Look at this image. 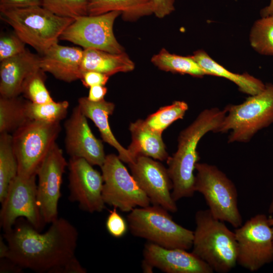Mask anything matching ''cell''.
Segmentation results:
<instances>
[{
    "instance_id": "1f68e13d",
    "label": "cell",
    "mask_w": 273,
    "mask_h": 273,
    "mask_svg": "<svg viewBox=\"0 0 273 273\" xmlns=\"http://www.w3.org/2000/svg\"><path fill=\"white\" fill-rule=\"evenodd\" d=\"M90 0H42V6L54 14L76 19L88 15Z\"/></svg>"
},
{
    "instance_id": "5b68a950",
    "label": "cell",
    "mask_w": 273,
    "mask_h": 273,
    "mask_svg": "<svg viewBox=\"0 0 273 273\" xmlns=\"http://www.w3.org/2000/svg\"><path fill=\"white\" fill-rule=\"evenodd\" d=\"M226 113L215 133L231 130L229 143H247L260 130L273 123V84L243 103L226 106Z\"/></svg>"
},
{
    "instance_id": "2e32d148",
    "label": "cell",
    "mask_w": 273,
    "mask_h": 273,
    "mask_svg": "<svg viewBox=\"0 0 273 273\" xmlns=\"http://www.w3.org/2000/svg\"><path fill=\"white\" fill-rule=\"evenodd\" d=\"M187 251L166 248L148 242L143 249V270L152 272L154 268H157L166 273L214 272L207 263Z\"/></svg>"
},
{
    "instance_id": "9a60e30c",
    "label": "cell",
    "mask_w": 273,
    "mask_h": 273,
    "mask_svg": "<svg viewBox=\"0 0 273 273\" xmlns=\"http://www.w3.org/2000/svg\"><path fill=\"white\" fill-rule=\"evenodd\" d=\"M128 165L132 175L153 205L161 206L170 212L178 210L171 195L172 181L167 169L162 164L141 155Z\"/></svg>"
},
{
    "instance_id": "44dd1931",
    "label": "cell",
    "mask_w": 273,
    "mask_h": 273,
    "mask_svg": "<svg viewBox=\"0 0 273 273\" xmlns=\"http://www.w3.org/2000/svg\"><path fill=\"white\" fill-rule=\"evenodd\" d=\"M131 143L128 148L134 161L139 156H145L159 161L167 160L169 156L162 134L149 127L145 120L139 119L129 126Z\"/></svg>"
},
{
    "instance_id": "30bf717a",
    "label": "cell",
    "mask_w": 273,
    "mask_h": 273,
    "mask_svg": "<svg viewBox=\"0 0 273 273\" xmlns=\"http://www.w3.org/2000/svg\"><path fill=\"white\" fill-rule=\"evenodd\" d=\"M237 263L255 271L273 260V238L270 218L263 214L250 218L234 231Z\"/></svg>"
},
{
    "instance_id": "d590c367",
    "label": "cell",
    "mask_w": 273,
    "mask_h": 273,
    "mask_svg": "<svg viewBox=\"0 0 273 273\" xmlns=\"http://www.w3.org/2000/svg\"><path fill=\"white\" fill-rule=\"evenodd\" d=\"M174 0H152L153 14L162 18L174 10Z\"/></svg>"
},
{
    "instance_id": "4fadbf2b",
    "label": "cell",
    "mask_w": 273,
    "mask_h": 273,
    "mask_svg": "<svg viewBox=\"0 0 273 273\" xmlns=\"http://www.w3.org/2000/svg\"><path fill=\"white\" fill-rule=\"evenodd\" d=\"M68 165L62 149L55 143L37 171V202L45 224L51 223L58 218L63 175Z\"/></svg>"
},
{
    "instance_id": "7a4b0ae2",
    "label": "cell",
    "mask_w": 273,
    "mask_h": 273,
    "mask_svg": "<svg viewBox=\"0 0 273 273\" xmlns=\"http://www.w3.org/2000/svg\"><path fill=\"white\" fill-rule=\"evenodd\" d=\"M226 113L225 108L222 110L218 108L205 109L179 133L177 149L166 160L172 184L171 195L175 202L191 197L196 192L194 171L200 159L198 143L208 132H215Z\"/></svg>"
},
{
    "instance_id": "d6986e66",
    "label": "cell",
    "mask_w": 273,
    "mask_h": 273,
    "mask_svg": "<svg viewBox=\"0 0 273 273\" xmlns=\"http://www.w3.org/2000/svg\"><path fill=\"white\" fill-rule=\"evenodd\" d=\"M40 55L26 50L14 57L1 61V96L18 97L22 93L25 80L40 68Z\"/></svg>"
},
{
    "instance_id": "b9f144b4",
    "label": "cell",
    "mask_w": 273,
    "mask_h": 273,
    "mask_svg": "<svg viewBox=\"0 0 273 273\" xmlns=\"http://www.w3.org/2000/svg\"><path fill=\"white\" fill-rule=\"evenodd\" d=\"M261 14L263 16L273 15V0H271L270 5L261 11Z\"/></svg>"
},
{
    "instance_id": "ee69618b",
    "label": "cell",
    "mask_w": 273,
    "mask_h": 273,
    "mask_svg": "<svg viewBox=\"0 0 273 273\" xmlns=\"http://www.w3.org/2000/svg\"><path fill=\"white\" fill-rule=\"evenodd\" d=\"M270 222L271 228H272V238H273V218H270Z\"/></svg>"
},
{
    "instance_id": "ffe728a7",
    "label": "cell",
    "mask_w": 273,
    "mask_h": 273,
    "mask_svg": "<svg viewBox=\"0 0 273 273\" xmlns=\"http://www.w3.org/2000/svg\"><path fill=\"white\" fill-rule=\"evenodd\" d=\"M78 103L82 113L92 120L98 128L103 141L117 151L118 156L122 162L128 164L132 163L133 161L128 149L118 142L109 125L108 118L114 110V104L105 100L94 102L84 97L80 98Z\"/></svg>"
},
{
    "instance_id": "7402d4cb",
    "label": "cell",
    "mask_w": 273,
    "mask_h": 273,
    "mask_svg": "<svg viewBox=\"0 0 273 273\" xmlns=\"http://www.w3.org/2000/svg\"><path fill=\"white\" fill-rule=\"evenodd\" d=\"M134 64L124 52L111 53L96 49L83 50L82 72L96 71L109 76L119 72L132 71Z\"/></svg>"
},
{
    "instance_id": "74e56055",
    "label": "cell",
    "mask_w": 273,
    "mask_h": 273,
    "mask_svg": "<svg viewBox=\"0 0 273 273\" xmlns=\"http://www.w3.org/2000/svg\"><path fill=\"white\" fill-rule=\"evenodd\" d=\"M86 270L83 267L75 256L60 267L55 273H85Z\"/></svg>"
},
{
    "instance_id": "d6a6232c",
    "label": "cell",
    "mask_w": 273,
    "mask_h": 273,
    "mask_svg": "<svg viewBox=\"0 0 273 273\" xmlns=\"http://www.w3.org/2000/svg\"><path fill=\"white\" fill-rule=\"evenodd\" d=\"M26 43L14 32L2 35L0 38V61L16 56L26 48Z\"/></svg>"
},
{
    "instance_id": "9c48e42d",
    "label": "cell",
    "mask_w": 273,
    "mask_h": 273,
    "mask_svg": "<svg viewBox=\"0 0 273 273\" xmlns=\"http://www.w3.org/2000/svg\"><path fill=\"white\" fill-rule=\"evenodd\" d=\"M103 179L102 196L105 204L122 212L150 206L149 198L128 171L118 156L106 155L101 167Z\"/></svg>"
},
{
    "instance_id": "e0dca14e",
    "label": "cell",
    "mask_w": 273,
    "mask_h": 273,
    "mask_svg": "<svg viewBox=\"0 0 273 273\" xmlns=\"http://www.w3.org/2000/svg\"><path fill=\"white\" fill-rule=\"evenodd\" d=\"M65 148L70 157H80L91 165L101 167L105 155L101 140L92 132L87 118L77 105L73 108L70 117L64 124Z\"/></svg>"
},
{
    "instance_id": "484cf974",
    "label": "cell",
    "mask_w": 273,
    "mask_h": 273,
    "mask_svg": "<svg viewBox=\"0 0 273 273\" xmlns=\"http://www.w3.org/2000/svg\"><path fill=\"white\" fill-rule=\"evenodd\" d=\"M26 102L18 96H1L0 133L14 132L30 120L26 114Z\"/></svg>"
},
{
    "instance_id": "277c9868",
    "label": "cell",
    "mask_w": 273,
    "mask_h": 273,
    "mask_svg": "<svg viewBox=\"0 0 273 273\" xmlns=\"http://www.w3.org/2000/svg\"><path fill=\"white\" fill-rule=\"evenodd\" d=\"M1 18L39 55L58 43L64 31L75 19L57 15L42 6L0 10Z\"/></svg>"
},
{
    "instance_id": "52a82bcc",
    "label": "cell",
    "mask_w": 273,
    "mask_h": 273,
    "mask_svg": "<svg viewBox=\"0 0 273 273\" xmlns=\"http://www.w3.org/2000/svg\"><path fill=\"white\" fill-rule=\"evenodd\" d=\"M195 189L204 197L208 209L216 218L235 228L242 224L234 183L215 165L198 162Z\"/></svg>"
},
{
    "instance_id": "ba28073f",
    "label": "cell",
    "mask_w": 273,
    "mask_h": 273,
    "mask_svg": "<svg viewBox=\"0 0 273 273\" xmlns=\"http://www.w3.org/2000/svg\"><path fill=\"white\" fill-rule=\"evenodd\" d=\"M61 130L60 122L30 120L14 132L12 143L18 163V175H37Z\"/></svg>"
},
{
    "instance_id": "cb8c5ba5",
    "label": "cell",
    "mask_w": 273,
    "mask_h": 273,
    "mask_svg": "<svg viewBox=\"0 0 273 273\" xmlns=\"http://www.w3.org/2000/svg\"><path fill=\"white\" fill-rule=\"evenodd\" d=\"M87 11L90 16L118 11L123 20L135 21L153 14L152 0H90Z\"/></svg>"
},
{
    "instance_id": "e575fe53",
    "label": "cell",
    "mask_w": 273,
    "mask_h": 273,
    "mask_svg": "<svg viewBox=\"0 0 273 273\" xmlns=\"http://www.w3.org/2000/svg\"><path fill=\"white\" fill-rule=\"evenodd\" d=\"M109 76L96 71H87L82 73L80 79L82 84L86 87L101 85H105L108 82Z\"/></svg>"
},
{
    "instance_id": "4316f807",
    "label": "cell",
    "mask_w": 273,
    "mask_h": 273,
    "mask_svg": "<svg viewBox=\"0 0 273 273\" xmlns=\"http://www.w3.org/2000/svg\"><path fill=\"white\" fill-rule=\"evenodd\" d=\"M18 163L14 153L12 135H0V202L4 199L11 180L17 175Z\"/></svg>"
},
{
    "instance_id": "3957f363",
    "label": "cell",
    "mask_w": 273,
    "mask_h": 273,
    "mask_svg": "<svg viewBox=\"0 0 273 273\" xmlns=\"http://www.w3.org/2000/svg\"><path fill=\"white\" fill-rule=\"evenodd\" d=\"M192 252L218 273H227L237 263L234 232L215 218L209 209L197 211Z\"/></svg>"
},
{
    "instance_id": "4dcf8cb0",
    "label": "cell",
    "mask_w": 273,
    "mask_h": 273,
    "mask_svg": "<svg viewBox=\"0 0 273 273\" xmlns=\"http://www.w3.org/2000/svg\"><path fill=\"white\" fill-rule=\"evenodd\" d=\"M46 79L45 72L39 68L25 80L21 94L33 103L42 104L54 101L45 85Z\"/></svg>"
},
{
    "instance_id": "5bb4252c",
    "label": "cell",
    "mask_w": 273,
    "mask_h": 273,
    "mask_svg": "<svg viewBox=\"0 0 273 273\" xmlns=\"http://www.w3.org/2000/svg\"><path fill=\"white\" fill-rule=\"evenodd\" d=\"M68 167V199L78 203L83 211L89 213L102 211L105 208V203L102 196V173L80 157H70Z\"/></svg>"
},
{
    "instance_id": "ab89813d",
    "label": "cell",
    "mask_w": 273,
    "mask_h": 273,
    "mask_svg": "<svg viewBox=\"0 0 273 273\" xmlns=\"http://www.w3.org/2000/svg\"><path fill=\"white\" fill-rule=\"evenodd\" d=\"M23 268L8 258L1 259L0 272H20Z\"/></svg>"
},
{
    "instance_id": "60d3db41",
    "label": "cell",
    "mask_w": 273,
    "mask_h": 273,
    "mask_svg": "<svg viewBox=\"0 0 273 273\" xmlns=\"http://www.w3.org/2000/svg\"><path fill=\"white\" fill-rule=\"evenodd\" d=\"M9 252V247L3 236L0 238V259L6 258Z\"/></svg>"
},
{
    "instance_id": "7c38bea8",
    "label": "cell",
    "mask_w": 273,
    "mask_h": 273,
    "mask_svg": "<svg viewBox=\"0 0 273 273\" xmlns=\"http://www.w3.org/2000/svg\"><path fill=\"white\" fill-rule=\"evenodd\" d=\"M36 176L17 174L10 182L0 211V225L4 232L10 230L21 217L38 231L44 226L37 202Z\"/></svg>"
},
{
    "instance_id": "8992f818",
    "label": "cell",
    "mask_w": 273,
    "mask_h": 273,
    "mask_svg": "<svg viewBox=\"0 0 273 273\" xmlns=\"http://www.w3.org/2000/svg\"><path fill=\"white\" fill-rule=\"evenodd\" d=\"M168 212L154 205L134 208L127 216L131 233L162 247L189 250L194 231L175 222Z\"/></svg>"
},
{
    "instance_id": "f35d334b",
    "label": "cell",
    "mask_w": 273,
    "mask_h": 273,
    "mask_svg": "<svg viewBox=\"0 0 273 273\" xmlns=\"http://www.w3.org/2000/svg\"><path fill=\"white\" fill-rule=\"evenodd\" d=\"M107 92V88L105 85H97L89 87L87 99L94 102H98L104 100V97Z\"/></svg>"
},
{
    "instance_id": "8fae6325",
    "label": "cell",
    "mask_w": 273,
    "mask_h": 273,
    "mask_svg": "<svg viewBox=\"0 0 273 273\" xmlns=\"http://www.w3.org/2000/svg\"><path fill=\"white\" fill-rule=\"evenodd\" d=\"M120 15L118 11H112L99 15L79 17L64 31L59 39L84 49L93 48L111 53H123L124 48L113 32L114 21Z\"/></svg>"
},
{
    "instance_id": "f546056e",
    "label": "cell",
    "mask_w": 273,
    "mask_h": 273,
    "mask_svg": "<svg viewBox=\"0 0 273 273\" xmlns=\"http://www.w3.org/2000/svg\"><path fill=\"white\" fill-rule=\"evenodd\" d=\"M252 48L263 55H273V15L262 17L253 26L250 35Z\"/></svg>"
},
{
    "instance_id": "83f0119b",
    "label": "cell",
    "mask_w": 273,
    "mask_h": 273,
    "mask_svg": "<svg viewBox=\"0 0 273 273\" xmlns=\"http://www.w3.org/2000/svg\"><path fill=\"white\" fill-rule=\"evenodd\" d=\"M67 101H54L42 104L27 101L26 114L29 120L47 122H60L67 114L69 107Z\"/></svg>"
},
{
    "instance_id": "ac0fdd59",
    "label": "cell",
    "mask_w": 273,
    "mask_h": 273,
    "mask_svg": "<svg viewBox=\"0 0 273 273\" xmlns=\"http://www.w3.org/2000/svg\"><path fill=\"white\" fill-rule=\"evenodd\" d=\"M83 54V50L80 48L57 43L40 55L39 67L57 79L71 82L81 78Z\"/></svg>"
},
{
    "instance_id": "f1b7e54d",
    "label": "cell",
    "mask_w": 273,
    "mask_h": 273,
    "mask_svg": "<svg viewBox=\"0 0 273 273\" xmlns=\"http://www.w3.org/2000/svg\"><path fill=\"white\" fill-rule=\"evenodd\" d=\"M188 109L186 102L175 101L170 105L160 108L148 116L145 121L149 127L162 134L173 122L183 119Z\"/></svg>"
},
{
    "instance_id": "836d02e7",
    "label": "cell",
    "mask_w": 273,
    "mask_h": 273,
    "mask_svg": "<svg viewBox=\"0 0 273 273\" xmlns=\"http://www.w3.org/2000/svg\"><path fill=\"white\" fill-rule=\"evenodd\" d=\"M117 208L113 207L109 211L106 226L108 232L113 237L119 238L124 236L127 231L125 220L117 212Z\"/></svg>"
},
{
    "instance_id": "7bdbcfd3",
    "label": "cell",
    "mask_w": 273,
    "mask_h": 273,
    "mask_svg": "<svg viewBox=\"0 0 273 273\" xmlns=\"http://www.w3.org/2000/svg\"><path fill=\"white\" fill-rule=\"evenodd\" d=\"M268 212L270 214H273V194H272V199L269 206Z\"/></svg>"
},
{
    "instance_id": "603a6c76",
    "label": "cell",
    "mask_w": 273,
    "mask_h": 273,
    "mask_svg": "<svg viewBox=\"0 0 273 273\" xmlns=\"http://www.w3.org/2000/svg\"><path fill=\"white\" fill-rule=\"evenodd\" d=\"M192 57L206 75L225 78L235 83L244 93L253 96L260 93L265 88V84L260 79L247 73L240 74L231 72L213 60L204 51H197Z\"/></svg>"
},
{
    "instance_id": "6da1fadb",
    "label": "cell",
    "mask_w": 273,
    "mask_h": 273,
    "mask_svg": "<svg viewBox=\"0 0 273 273\" xmlns=\"http://www.w3.org/2000/svg\"><path fill=\"white\" fill-rule=\"evenodd\" d=\"M78 235L76 228L63 218L58 217L47 232L40 233L21 217L3 235L9 247L6 258L23 269L55 273L75 256Z\"/></svg>"
},
{
    "instance_id": "8d00e7d4",
    "label": "cell",
    "mask_w": 273,
    "mask_h": 273,
    "mask_svg": "<svg viewBox=\"0 0 273 273\" xmlns=\"http://www.w3.org/2000/svg\"><path fill=\"white\" fill-rule=\"evenodd\" d=\"M42 0H0V10L42 6Z\"/></svg>"
},
{
    "instance_id": "d4e9b609",
    "label": "cell",
    "mask_w": 273,
    "mask_h": 273,
    "mask_svg": "<svg viewBox=\"0 0 273 273\" xmlns=\"http://www.w3.org/2000/svg\"><path fill=\"white\" fill-rule=\"evenodd\" d=\"M151 61L160 69L165 71L200 77L206 75L192 56L186 57L171 54L165 49L154 55Z\"/></svg>"
}]
</instances>
